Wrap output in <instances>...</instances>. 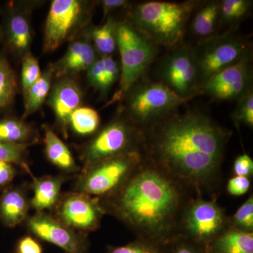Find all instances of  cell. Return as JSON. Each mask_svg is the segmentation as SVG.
<instances>
[{
    "label": "cell",
    "instance_id": "cell-21",
    "mask_svg": "<svg viewBox=\"0 0 253 253\" xmlns=\"http://www.w3.org/2000/svg\"><path fill=\"white\" fill-rule=\"evenodd\" d=\"M121 76V68L112 56H100L88 68L89 84L102 96H106Z\"/></svg>",
    "mask_w": 253,
    "mask_h": 253
},
{
    "label": "cell",
    "instance_id": "cell-42",
    "mask_svg": "<svg viewBox=\"0 0 253 253\" xmlns=\"http://www.w3.org/2000/svg\"><path fill=\"white\" fill-rule=\"evenodd\" d=\"M206 249H207V247H206ZM207 253H208V249H207Z\"/></svg>",
    "mask_w": 253,
    "mask_h": 253
},
{
    "label": "cell",
    "instance_id": "cell-36",
    "mask_svg": "<svg viewBox=\"0 0 253 253\" xmlns=\"http://www.w3.org/2000/svg\"><path fill=\"white\" fill-rule=\"evenodd\" d=\"M234 171L236 176L248 177L252 175L253 172L252 158L246 154L239 156L234 162Z\"/></svg>",
    "mask_w": 253,
    "mask_h": 253
},
{
    "label": "cell",
    "instance_id": "cell-27",
    "mask_svg": "<svg viewBox=\"0 0 253 253\" xmlns=\"http://www.w3.org/2000/svg\"><path fill=\"white\" fill-rule=\"evenodd\" d=\"M100 116L96 110L86 106L78 108L71 115L69 126L80 136H88L97 130Z\"/></svg>",
    "mask_w": 253,
    "mask_h": 253
},
{
    "label": "cell",
    "instance_id": "cell-31",
    "mask_svg": "<svg viewBox=\"0 0 253 253\" xmlns=\"http://www.w3.org/2000/svg\"><path fill=\"white\" fill-rule=\"evenodd\" d=\"M21 68V85L23 95L40 78L42 72L38 59L31 53L23 56Z\"/></svg>",
    "mask_w": 253,
    "mask_h": 253
},
{
    "label": "cell",
    "instance_id": "cell-24",
    "mask_svg": "<svg viewBox=\"0 0 253 253\" xmlns=\"http://www.w3.org/2000/svg\"><path fill=\"white\" fill-rule=\"evenodd\" d=\"M118 21L111 16L101 26L89 28L86 34L90 38L100 56H111L117 48Z\"/></svg>",
    "mask_w": 253,
    "mask_h": 253
},
{
    "label": "cell",
    "instance_id": "cell-40",
    "mask_svg": "<svg viewBox=\"0 0 253 253\" xmlns=\"http://www.w3.org/2000/svg\"><path fill=\"white\" fill-rule=\"evenodd\" d=\"M105 17L116 10L124 9L130 3L126 0H103L101 1Z\"/></svg>",
    "mask_w": 253,
    "mask_h": 253
},
{
    "label": "cell",
    "instance_id": "cell-38",
    "mask_svg": "<svg viewBox=\"0 0 253 253\" xmlns=\"http://www.w3.org/2000/svg\"><path fill=\"white\" fill-rule=\"evenodd\" d=\"M16 174V168L11 163L0 161V188L9 185Z\"/></svg>",
    "mask_w": 253,
    "mask_h": 253
},
{
    "label": "cell",
    "instance_id": "cell-19",
    "mask_svg": "<svg viewBox=\"0 0 253 253\" xmlns=\"http://www.w3.org/2000/svg\"><path fill=\"white\" fill-rule=\"evenodd\" d=\"M30 208V201L23 189L9 188L0 198V219L5 226L15 227L28 219Z\"/></svg>",
    "mask_w": 253,
    "mask_h": 253
},
{
    "label": "cell",
    "instance_id": "cell-6",
    "mask_svg": "<svg viewBox=\"0 0 253 253\" xmlns=\"http://www.w3.org/2000/svg\"><path fill=\"white\" fill-rule=\"evenodd\" d=\"M116 38L121 58V81L113 101L122 99L142 78L158 51L157 46L127 20L118 22Z\"/></svg>",
    "mask_w": 253,
    "mask_h": 253
},
{
    "label": "cell",
    "instance_id": "cell-25",
    "mask_svg": "<svg viewBox=\"0 0 253 253\" xmlns=\"http://www.w3.org/2000/svg\"><path fill=\"white\" fill-rule=\"evenodd\" d=\"M53 76L54 73L49 67L42 73L41 78L23 95L25 111L23 118L31 116L41 109L49 94Z\"/></svg>",
    "mask_w": 253,
    "mask_h": 253
},
{
    "label": "cell",
    "instance_id": "cell-39",
    "mask_svg": "<svg viewBox=\"0 0 253 253\" xmlns=\"http://www.w3.org/2000/svg\"><path fill=\"white\" fill-rule=\"evenodd\" d=\"M195 244L186 241H181L173 246L169 253H207L206 246L203 249Z\"/></svg>",
    "mask_w": 253,
    "mask_h": 253
},
{
    "label": "cell",
    "instance_id": "cell-26",
    "mask_svg": "<svg viewBox=\"0 0 253 253\" xmlns=\"http://www.w3.org/2000/svg\"><path fill=\"white\" fill-rule=\"evenodd\" d=\"M0 140L16 144H35L36 132L22 120L8 118L0 120Z\"/></svg>",
    "mask_w": 253,
    "mask_h": 253
},
{
    "label": "cell",
    "instance_id": "cell-30",
    "mask_svg": "<svg viewBox=\"0 0 253 253\" xmlns=\"http://www.w3.org/2000/svg\"><path fill=\"white\" fill-rule=\"evenodd\" d=\"M32 144H16L0 140V161L16 165L31 174L24 158L28 148Z\"/></svg>",
    "mask_w": 253,
    "mask_h": 253
},
{
    "label": "cell",
    "instance_id": "cell-15",
    "mask_svg": "<svg viewBox=\"0 0 253 253\" xmlns=\"http://www.w3.org/2000/svg\"><path fill=\"white\" fill-rule=\"evenodd\" d=\"M83 101V92L76 81L66 77L59 78L50 91L48 103L54 111L56 122L67 137L70 118Z\"/></svg>",
    "mask_w": 253,
    "mask_h": 253
},
{
    "label": "cell",
    "instance_id": "cell-10",
    "mask_svg": "<svg viewBox=\"0 0 253 253\" xmlns=\"http://www.w3.org/2000/svg\"><path fill=\"white\" fill-rule=\"evenodd\" d=\"M141 131L126 118H118L107 125L84 148L83 169L93 165L135 149Z\"/></svg>",
    "mask_w": 253,
    "mask_h": 253
},
{
    "label": "cell",
    "instance_id": "cell-3",
    "mask_svg": "<svg viewBox=\"0 0 253 253\" xmlns=\"http://www.w3.org/2000/svg\"><path fill=\"white\" fill-rule=\"evenodd\" d=\"M201 2L144 1L131 8L127 21L157 47L174 48L180 45L188 23Z\"/></svg>",
    "mask_w": 253,
    "mask_h": 253
},
{
    "label": "cell",
    "instance_id": "cell-11",
    "mask_svg": "<svg viewBox=\"0 0 253 253\" xmlns=\"http://www.w3.org/2000/svg\"><path fill=\"white\" fill-rule=\"evenodd\" d=\"M54 211L58 220L84 235L97 229L105 212L99 199L79 191L61 195Z\"/></svg>",
    "mask_w": 253,
    "mask_h": 253
},
{
    "label": "cell",
    "instance_id": "cell-22",
    "mask_svg": "<svg viewBox=\"0 0 253 253\" xmlns=\"http://www.w3.org/2000/svg\"><path fill=\"white\" fill-rule=\"evenodd\" d=\"M44 142L46 158L51 164L66 173L79 170L80 168L67 146L48 126L44 127Z\"/></svg>",
    "mask_w": 253,
    "mask_h": 253
},
{
    "label": "cell",
    "instance_id": "cell-5",
    "mask_svg": "<svg viewBox=\"0 0 253 253\" xmlns=\"http://www.w3.org/2000/svg\"><path fill=\"white\" fill-rule=\"evenodd\" d=\"M192 52L201 88L208 80L223 70L251 59L252 48L246 37L226 32L200 40L192 46Z\"/></svg>",
    "mask_w": 253,
    "mask_h": 253
},
{
    "label": "cell",
    "instance_id": "cell-35",
    "mask_svg": "<svg viewBox=\"0 0 253 253\" xmlns=\"http://www.w3.org/2000/svg\"><path fill=\"white\" fill-rule=\"evenodd\" d=\"M251 186V181L249 178L245 176H236L229 181L227 190L229 194L233 196H242L249 191Z\"/></svg>",
    "mask_w": 253,
    "mask_h": 253
},
{
    "label": "cell",
    "instance_id": "cell-7",
    "mask_svg": "<svg viewBox=\"0 0 253 253\" xmlns=\"http://www.w3.org/2000/svg\"><path fill=\"white\" fill-rule=\"evenodd\" d=\"M140 161V153L134 149L100 161L83 169L76 191L91 196L113 195L130 177Z\"/></svg>",
    "mask_w": 253,
    "mask_h": 253
},
{
    "label": "cell",
    "instance_id": "cell-2",
    "mask_svg": "<svg viewBox=\"0 0 253 253\" xmlns=\"http://www.w3.org/2000/svg\"><path fill=\"white\" fill-rule=\"evenodd\" d=\"M112 196V212L156 244L167 236L180 204L175 184L154 168L133 173Z\"/></svg>",
    "mask_w": 253,
    "mask_h": 253
},
{
    "label": "cell",
    "instance_id": "cell-1",
    "mask_svg": "<svg viewBox=\"0 0 253 253\" xmlns=\"http://www.w3.org/2000/svg\"><path fill=\"white\" fill-rule=\"evenodd\" d=\"M143 132L146 149L158 164L194 183L207 180L215 173L230 136L199 111L173 113Z\"/></svg>",
    "mask_w": 253,
    "mask_h": 253
},
{
    "label": "cell",
    "instance_id": "cell-16",
    "mask_svg": "<svg viewBox=\"0 0 253 253\" xmlns=\"http://www.w3.org/2000/svg\"><path fill=\"white\" fill-rule=\"evenodd\" d=\"M99 59L90 38L85 34L83 38L73 42L64 56L50 66L56 78H69L83 71H87Z\"/></svg>",
    "mask_w": 253,
    "mask_h": 253
},
{
    "label": "cell",
    "instance_id": "cell-12",
    "mask_svg": "<svg viewBox=\"0 0 253 253\" xmlns=\"http://www.w3.org/2000/svg\"><path fill=\"white\" fill-rule=\"evenodd\" d=\"M251 59L226 68L213 76L201 86V94L219 101H238L253 90Z\"/></svg>",
    "mask_w": 253,
    "mask_h": 253
},
{
    "label": "cell",
    "instance_id": "cell-20",
    "mask_svg": "<svg viewBox=\"0 0 253 253\" xmlns=\"http://www.w3.org/2000/svg\"><path fill=\"white\" fill-rule=\"evenodd\" d=\"M220 1H202L195 10L191 21V31L200 40L215 36L220 26Z\"/></svg>",
    "mask_w": 253,
    "mask_h": 253
},
{
    "label": "cell",
    "instance_id": "cell-37",
    "mask_svg": "<svg viewBox=\"0 0 253 253\" xmlns=\"http://www.w3.org/2000/svg\"><path fill=\"white\" fill-rule=\"evenodd\" d=\"M17 253H43L41 243L31 236H23L16 246Z\"/></svg>",
    "mask_w": 253,
    "mask_h": 253
},
{
    "label": "cell",
    "instance_id": "cell-17",
    "mask_svg": "<svg viewBox=\"0 0 253 253\" xmlns=\"http://www.w3.org/2000/svg\"><path fill=\"white\" fill-rule=\"evenodd\" d=\"M30 16L24 9L11 8L5 26V36L8 45L18 56L30 53L33 32Z\"/></svg>",
    "mask_w": 253,
    "mask_h": 253
},
{
    "label": "cell",
    "instance_id": "cell-8",
    "mask_svg": "<svg viewBox=\"0 0 253 253\" xmlns=\"http://www.w3.org/2000/svg\"><path fill=\"white\" fill-rule=\"evenodd\" d=\"M93 3L81 0H54L46 18L44 52L54 51L90 21Z\"/></svg>",
    "mask_w": 253,
    "mask_h": 253
},
{
    "label": "cell",
    "instance_id": "cell-4",
    "mask_svg": "<svg viewBox=\"0 0 253 253\" xmlns=\"http://www.w3.org/2000/svg\"><path fill=\"white\" fill-rule=\"evenodd\" d=\"M124 97L126 118L142 130L177 112L180 106L189 101L182 99L159 82L143 78L131 86Z\"/></svg>",
    "mask_w": 253,
    "mask_h": 253
},
{
    "label": "cell",
    "instance_id": "cell-9",
    "mask_svg": "<svg viewBox=\"0 0 253 253\" xmlns=\"http://www.w3.org/2000/svg\"><path fill=\"white\" fill-rule=\"evenodd\" d=\"M156 73L159 83L182 99L191 100L201 94L192 46L182 44L173 48L158 63Z\"/></svg>",
    "mask_w": 253,
    "mask_h": 253
},
{
    "label": "cell",
    "instance_id": "cell-18",
    "mask_svg": "<svg viewBox=\"0 0 253 253\" xmlns=\"http://www.w3.org/2000/svg\"><path fill=\"white\" fill-rule=\"evenodd\" d=\"M63 182L64 177L62 176H33L31 189L33 196L30 201L31 207L36 212L54 211L61 197Z\"/></svg>",
    "mask_w": 253,
    "mask_h": 253
},
{
    "label": "cell",
    "instance_id": "cell-23",
    "mask_svg": "<svg viewBox=\"0 0 253 253\" xmlns=\"http://www.w3.org/2000/svg\"><path fill=\"white\" fill-rule=\"evenodd\" d=\"M206 247L209 253H253V232L231 229L218 236Z\"/></svg>",
    "mask_w": 253,
    "mask_h": 253
},
{
    "label": "cell",
    "instance_id": "cell-32",
    "mask_svg": "<svg viewBox=\"0 0 253 253\" xmlns=\"http://www.w3.org/2000/svg\"><path fill=\"white\" fill-rule=\"evenodd\" d=\"M233 121L238 126H253V89L240 98L232 114Z\"/></svg>",
    "mask_w": 253,
    "mask_h": 253
},
{
    "label": "cell",
    "instance_id": "cell-41",
    "mask_svg": "<svg viewBox=\"0 0 253 253\" xmlns=\"http://www.w3.org/2000/svg\"><path fill=\"white\" fill-rule=\"evenodd\" d=\"M1 38H2V31L0 30V40L1 39Z\"/></svg>",
    "mask_w": 253,
    "mask_h": 253
},
{
    "label": "cell",
    "instance_id": "cell-28",
    "mask_svg": "<svg viewBox=\"0 0 253 253\" xmlns=\"http://www.w3.org/2000/svg\"><path fill=\"white\" fill-rule=\"evenodd\" d=\"M251 0H223L220 1V25L235 26L251 14Z\"/></svg>",
    "mask_w": 253,
    "mask_h": 253
},
{
    "label": "cell",
    "instance_id": "cell-34",
    "mask_svg": "<svg viewBox=\"0 0 253 253\" xmlns=\"http://www.w3.org/2000/svg\"><path fill=\"white\" fill-rule=\"evenodd\" d=\"M107 253H166L161 246L149 241H136L126 246L109 248Z\"/></svg>",
    "mask_w": 253,
    "mask_h": 253
},
{
    "label": "cell",
    "instance_id": "cell-14",
    "mask_svg": "<svg viewBox=\"0 0 253 253\" xmlns=\"http://www.w3.org/2000/svg\"><path fill=\"white\" fill-rule=\"evenodd\" d=\"M184 225L195 243L207 246L220 234L224 225V214L214 203L199 200L188 209Z\"/></svg>",
    "mask_w": 253,
    "mask_h": 253
},
{
    "label": "cell",
    "instance_id": "cell-13",
    "mask_svg": "<svg viewBox=\"0 0 253 253\" xmlns=\"http://www.w3.org/2000/svg\"><path fill=\"white\" fill-rule=\"evenodd\" d=\"M28 230L38 239L49 243L65 253H88L86 235L65 226L47 212H36L27 219Z\"/></svg>",
    "mask_w": 253,
    "mask_h": 253
},
{
    "label": "cell",
    "instance_id": "cell-29",
    "mask_svg": "<svg viewBox=\"0 0 253 253\" xmlns=\"http://www.w3.org/2000/svg\"><path fill=\"white\" fill-rule=\"evenodd\" d=\"M17 89V79L7 60L0 56V109L12 104Z\"/></svg>",
    "mask_w": 253,
    "mask_h": 253
},
{
    "label": "cell",
    "instance_id": "cell-33",
    "mask_svg": "<svg viewBox=\"0 0 253 253\" xmlns=\"http://www.w3.org/2000/svg\"><path fill=\"white\" fill-rule=\"evenodd\" d=\"M236 229L252 232L253 229V199L251 196L236 211L233 219Z\"/></svg>",
    "mask_w": 253,
    "mask_h": 253
}]
</instances>
